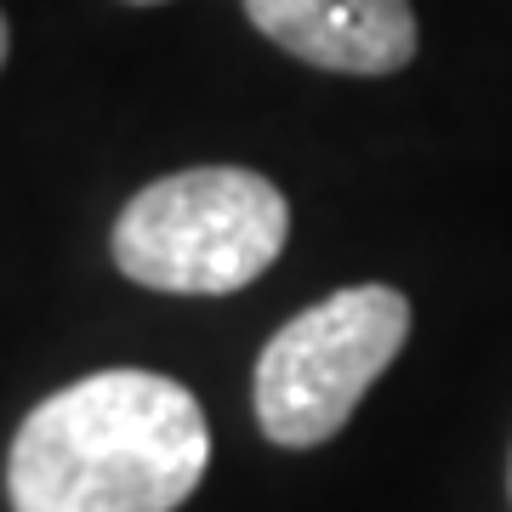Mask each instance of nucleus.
<instances>
[{
	"label": "nucleus",
	"instance_id": "nucleus-3",
	"mask_svg": "<svg viewBox=\"0 0 512 512\" xmlns=\"http://www.w3.org/2000/svg\"><path fill=\"white\" fill-rule=\"evenodd\" d=\"M410 342V302L393 285H348L268 336L256 359V421L285 450L330 444Z\"/></svg>",
	"mask_w": 512,
	"mask_h": 512
},
{
	"label": "nucleus",
	"instance_id": "nucleus-5",
	"mask_svg": "<svg viewBox=\"0 0 512 512\" xmlns=\"http://www.w3.org/2000/svg\"><path fill=\"white\" fill-rule=\"evenodd\" d=\"M6 46H12V35H6V18H0V63H6Z\"/></svg>",
	"mask_w": 512,
	"mask_h": 512
},
{
	"label": "nucleus",
	"instance_id": "nucleus-1",
	"mask_svg": "<svg viewBox=\"0 0 512 512\" xmlns=\"http://www.w3.org/2000/svg\"><path fill=\"white\" fill-rule=\"evenodd\" d=\"M211 467L200 399L154 370H97L23 416L12 512H177Z\"/></svg>",
	"mask_w": 512,
	"mask_h": 512
},
{
	"label": "nucleus",
	"instance_id": "nucleus-2",
	"mask_svg": "<svg viewBox=\"0 0 512 512\" xmlns=\"http://www.w3.org/2000/svg\"><path fill=\"white\" fill-rule=\"evenodd\" d=\"M291 205L262 171L194 165L171 171L114 222V262L131 285L171 296H228L274 268Z\"/></svg>",
	"mask_w": 512,
	"mask_h": 512
},
{
	"label": "nucleus",
	"instance_id": "nucleus-4",
	"mask_svg": "<svg viewBox=\"0 0 512 512\" xmlns=\"http://www.w3.org/2000/svg\"><path fill=\"white\" fill-rule=\"evenodd\" d=\"M256 35L330 74H399L416 57L410 0H245Z\"/></svg>",
	"mask_w": 512,
	"mask_h": 512
},
{
	"label": "nucleus",
	"instance_id": "nucleus-6",
	"mask_svg": "<svg viewBox=\"0 0 512 512\" xmlns=\"http://www.w3.org/2000/svg\"><path fill=\"white\" fill-rule=\"evenodd\" d=\"M131 6H160V0H131Z\"/></svg>",
	"mask_w": 512,
	"mask_h": 512
}]
</instances>
